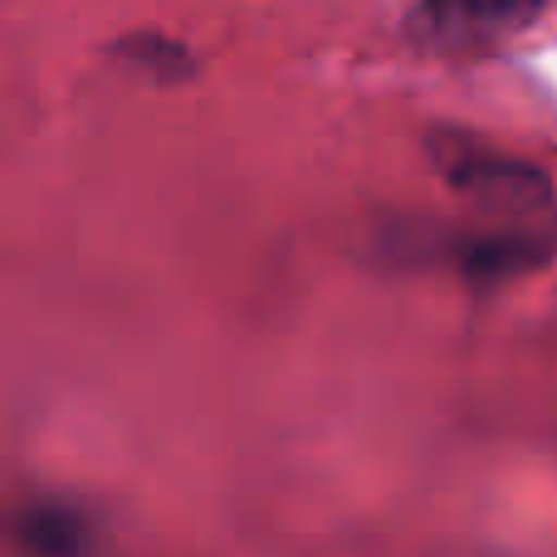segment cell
Masks as SVG:
<instances>
[{
  "label": "cell",
  "instance_id": "3",
  "mask_svg": "<svg viewBox=\"0 0 557 557\" xmlns=\"http://www.w3.org/2000/svg\"><path fill=\"white\" fill-rule=\"evenodd\" d=\"M127 59H137V64L157 69V74H186V49L176 45V39H162V35H143V39H127L123 45Z\"/></svg>",
  "mask_w": 557,
  "mask_h": 557
},
{
  "label": "cell",
  "instance_id": "2",
  "mask_svg": "<svg viewBox=\"0 0 557 557\" xmlns=\"http://www.w3.org/2000/svg\"><path fill=\"white\" fill-rule=\"evenodd\" d=\"M15 553L25 557H94L98 553V529L78 504L69 499H25L10 509L5 523Z\"/></svg>",
  "mask_w": 557,
  "mask_h": 557
},
{
  "label": "cell",
  "instance_id": "1",
  "mask_svg": "<svg viewBox=\"0 0 557 557\" xmlns=\"http://www.w3.org/2000/svg\"><path fill=\"white\" fill-rule=\"evenodd\" d=\"M543 0H421L416 29L435 49H490L523 29Z\"/></svg>",
  "mask_w": 557,
  "mask_h": 557
}]
</instances>
